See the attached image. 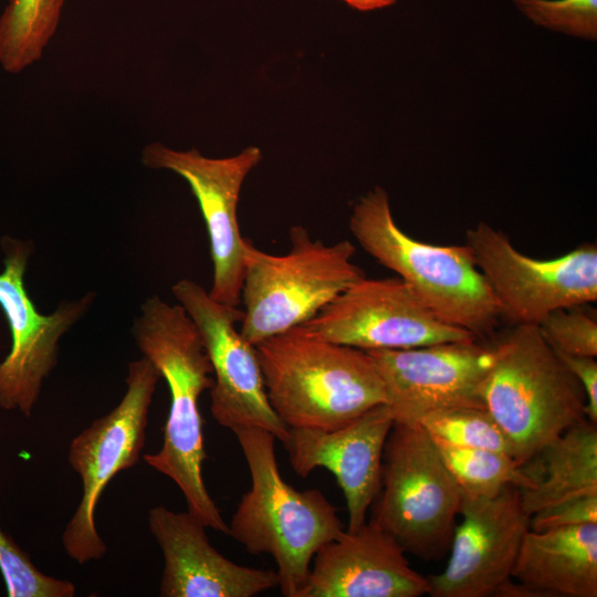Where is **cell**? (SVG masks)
Returning <instances> with one entry per match:
<instances>
[{"mask_svg":"<svg viewBox=\"0 0 597 597\" xmlns=\"http://www.w3.org/2000/svg\"><path fill=\"white\" fill-rule=\"evenodd\" d=\"M133 336L143 356L166 380L170 394L163 446L158 452L145 454L144 460L176 483L189 513L206 527L229 535V525L202 476L207 454L199 398L212 387L213 378L200 332L180 304L171 305L153 295L140 306Z\"/></svg>","mask_w":597,"mask_h":597,"instance_id":"obj_1","label":"cell"},{"mask_svg":"<svg viewBox=\"0 0 597 597\" xmlns=\"http://www.w3.org/2000/svg\"><path fill=\"white\" fill-rule=\"evenodd\" d=\"M271 407L287 428L331 431L387 404L370 355L307 332L303 326L258 345Z\"/></svg>","mask_w":597,"mask_h":597,"instance_id":"obj_2","label":"cell"},{"mask_svg":"<svg viewBox=\"0 0 597 597\" xmlns=\"http://www.w3.org/2000/svg\"><path fill=\"white\" fill-rule=\"evenodd\" d=\"M249 467L251 488L243 494L229 535L251 554H270L283 596L298 597L314 555L344 531L337 509L317 489L297 491L277 468L275 437L265 429H232Z\"/></svg>","mask_w":597,"mask_h":597,"instance_id":"obj_3","label":"cell"},{"mask_svg":"<svg viewBox=\"0 0 597 597\" xmlns=\"http://www.w3.org/2000/svg\"><path fill=\"white\" fill-rule=\"evenodd\" d=\"M349 230L357 243L397 273L438 320L480 341L494 334L500 310L467 244H430L404 232L381 187L369 190L354 206Z\"/></svg>","mask_w":597,"mask_h":597,"instance_id":"obj_4","label":"cell"},{"mask_svg":"<svg viewBox=\"0 0 597 597\" xmlns=\"http://www.w3.org/2000/svg\"><path fill=\"white\" fill-rule=\"evenodd\" d=\"M493 346L479 395L524 467L556 437L587 419L586 395L537 325H514Z\"/></svg>","mask_w":597,"mask_h":597,"instance_id":"obj_5","label":"cell"},{"mask_svg":"<svg viewBox=\"0 0 597 597\" xmlns=\"http://www.w3.org/2000/svg\"><path fill=\"white\" fill-rule=\"evenodd\" d=\"M291 249L266 253L247 239L240 333L252 345L301 326L366 276L349 240L326 244L302 226L290 229Z\"/></svg>","mask_w":597,"mask_h":597,"instance_id":"obj_6","label":"cell"},{"mask_svg":"<svg viewBox=\"0 0 597 597\" xmlns=\"http://www.w3.org/2000/svg\"><path fill=\"white\" fill-rule=\"evenodd\" d=\"M462 491L419 422H394L371 519L405 549L438 559L450 548Z\"/></svg>","mask_w":597,"mask_h":597,"instance_id":"obj_7","label":"cell"},{"mask_svg":"<svg viewBox=\"0 0 597 597\" xmlns=\"http://www.w3.org/2000/svg\"><path fill=\"white\" fill-rule=\"evenodd\" d=\"M159 378L146 357L130 362L121 402L95 419L70 444L69 462L82 480L83 492L63 532L62 544L69 557L80 565L101 559L106 553L95 525L96 505L113 478L139 461Z\"/></svg>","mask_w":597,"mask_h":597,"instance_id":"obj_8","label":"cell"},{"mask_svg":"<svg viewBox=\"0 0 597 597\" xmlns=\"http://www.w3.org/2000/svg\"><path fill=\"white\" fill-rule=\"evenodd\" d=\"M465 244L498 303L501 318L538 325L559 308L597 300V247L584 243L551 260L520 252L485 222L467 231Z\"/></svg>","mask_w":597,"mask_h":597,"instance_id":"obj_9","label":"cell"},{"mask_svg":"<svg viewBox=\"0 0 597 597\" xmlns=\"http://www.w3.org/2000/svg\"><path fill=\"white\" fill-rule=\"evenodd\" d=\"M446 568L428 577L432 597H532L513 582L512 570L530 530L521 489L506 485L492 495L462 498Z\"/></svg>","mask_w":597,"mask_h":597,"instance_id":"obj_10","label":"cell"},{"mask_svg":"<svg viewBox=\"0 0 597 597\" xmlns=\"http://www.w3.org/2000/svg\"><path fill=\"white\" fill-rule=\"evenodd\" d=\"M6 254L0 273V306L11 332V349L0 363V408L30 417L43 380L57 364L61 337L88 311L95 293L63 301L53 313H39L27 293L24 274L31 244L2 238Z\"/></svg>","mask_w":597,"mask_h":597,"instance_id":"obj_11","label":"cell"},{"mask_svg":"<svg viewBox=\"0 0 597 597\" xmlns=\"http://www.w3.org/2000/svg\"><path fill=\"white\" fill-rule=\"evenodd\" d=\"M171 292L198 327L211 363L212 417L231 430L259 427L284 442L289 428L270 405L255 346L237 329L242 310L214 301L192 280H179Z\"/></svg>","mask_w":597,"mask_h":597,"instance_id":"obj_12","label":"cell"},{"mask_svg":"<svg viewBox=\"0 0 597 597\" xmlns=\"http://www.w3.org/2000/svg\"><path fill=\"white\" fill-rule=\"evenodd\" d=\"M262 157L256 146H249L230 157L210 158L196 148L176 150L160 143L145 146L142 154L144 166L170 170L189 185L209 237L213 264L209 295L232 307L241 304L247 242L240 232L238 203L247 176Z\"/></svg>","mask_w":597,"mask_h":597,"instance_id":"obj_13","label":"cell"},{"mask_svg":"<svg viewBox=\"0 0 597 597\" xmlns=\"http://www.w3.org/2000/svg\"><path fill=\"white\" fill-rule=\"evenodd\" d=\"M301 326L366 352L478 339L433 316L398 276L362 277Z\"/></svg>","mask_w":597,"mask_h":597,"instance_id":"obj_14","label":"cell"},{"mask_svg":"<svg viewBox=\"0 0 597 597\" xmlns=\"http://www.w3.org/2000/svg\"><path fill=\"white\" fill-rule=\"evenodd\" d=\"M367 353L383 379L395 422H418L438 409L485 407L479 389L491 367L493 346L479 339Z\"/></svg>","mask_w":597,"mask_h":597,"instance_id":"obj_15","label":"cell"},{"mask_svg":"<svg viewBox=\"0 0 597 597\" xmlns=\"http://www.w3.org/2000/svg\"><path fill=\"white\" fill-rule=\"evenodd\" d=\"M394 422L390 407L380 404L331 431L289 428L283 443L293 470L301 478L317 468L334 474L346 500L349 532L366 522L379 491L384 449Z\"/></svg>","mask_w":597,"mask_h":597,"instance_id":"obj_16","label":"cell"},{"mask_svg":"<svg viewBox=\"0 0 597 597\" xmlns=\"http://www.w3.org/2000/svg\"><path fill=\"white\" fill-rule=\"evenodd\" d=\"M428 577L416 572L405 549L370 520L320 547L298 597H420Z\"/></svg>","mask_w":597,"mask_h":597,"instance_id":"obj_17","label":"cell"},{"mask_svg":"<svg viewBox=\"0 0 597 597\" xmlns=\"http://www.w3.org/2000/svg\"><path fill=\"white\" fill-rule=\"evenodd\" d=\"M149 531L164 556L161 597H252L279 586L276 572L233 563L209 542L191 513L150 509Z\"/></svg>","mask_w":597,"mask_h":597,"instance_id":"obj_18","label":"cell"},{"mask_svg":"<svg viewBox=\"0 0 597 597\" xmlns=\"http://www.w3.org/2000/svg\"><path fill=\"white\" fill-rule=\"evenodd\" d=\"M512 578L532 597H596L597 523L528 530Z\"/></svg>","mask_w":597,"mask_h":597,"instance_id":"obj_19","label":"cell"},{"mask_svg":"<svg viewBox=\"0 0 597 597\" xmlns=\"http://www.w3.org/2000/svg\"><path fill=\"white\" fill-rule=\"evenodd\" d=\"M596 425L585 419L541 451L546 475L532 488L521 489L522 507L528 516L563 500L597 493Z\"/></svg>","mask_w":597,"mask_h":597,"instance_id":"obj_20","label":"cell"},{"mask_svg":"<svg viewBox=\"0 0 597 597\" xmlns=\"http://www.w3.org/2000/svg\"><path fill=\"white\" fill-rule=\"evenodd\" d=\"M64 0H10L0 18V65L18 74L39 61L54 34Z\"/></svg>","mask_w":597,"mask_h":597,"instance_id":"obj_21","label":"cell"},{"mask_svg":"<svg viewBox=\"0 0 597 597\" xmlns=\"http://www.w3.org/2000/svg\"><path fill=\"white\" fill-rule=\"evenodd\" d=\"M432 440L464 495H492L506 485L528 489L536 482L507 453Z\"/></svg>","mask_w":597,"mask_h":597,"instance_id":"obj_22","label":"cell"},{"mask_svg":"<svg viewBox=\"0 0 597 597\" xmlns=\"http://www.w3.org/2000/svg\"><path fill=\"white\" fill-rule=\"evenodd\" d=\"M418 422L433 439L458 447L500 451L512 457L506 436L485 407L438 409L426 413Z\"/></svg>","mask_w":597,"mask_h":597,"instance_id":"obj_23","label":"cell"},{"mask_svg":"<svg viewBox=\"0 0 597 597\" xmlns=\"http://www.w3.org/2000/svg\"><path fill=\"white\" fill-rule=\"evenodd\" d=\"M0 572L9 597H73V583L40 572L30 556L0 530Z\"/></svg>","mask_w":597,"mask_h":597,"instance_id":"obj_24","label":"cell"},{"mask_svg":"<svg viewBox=\"0 0 597 597\" xmlns=\"http://www.w3.org/2000/svg\"><path fill=\"white\" fill-rule=\"evenodd\" d=\"M534 23L568 35L596 40L597 0H513Z\"/></svg>","mask_w":597,"mask_h":597,"instance_id":"obj_25","label":"cell"},{"mask_svg":"<svg viewBox=\"0 0 597 597\" xmlns=\"http://www.w3.org/2000/svg\"><path fill=\"white\" fill-rule=\"evenodd\" d=\"M585 305L556 310L537 325L555 352L573 356H597L596 313L584 308Z\"/></svg>","mask_w":597,"mask_h":597,"instance_id":"obj_26","label":"cell"},{"mask_svg":"<svg viewBox=\"0 0 597 597\" xmlns=\"http://www.w3.org/2000/svg\"><path fill=\"white\" fill-rule=\"evenodd\" d=\"M597 523V493L573 496L538 510L530 516V530Z\"/></svg>","mask_w":597,"mask_h":597,"instance_id":"obj_27","label":"cell"},{"mask_svg":"<svg viewBox=\"0 0 597 597\" xmlns=\"http://www.w3.org/2000/svg\"><path fill=\"white\" fill-rule=\"evenodd\" d=\"M561 360L576 377L586 395V418L597 423V362L596 357L557 353Z\"/></svg>","mask_w":597,"mask_h":597,"instance_id":"obj_28","label":"cell"},{"mask_svg":"<svg viewBox=\"0 0 597 597\" xmlns=\"http://www.w3.org/2000/svg\"><path fill=\"white\" fill-rule=\"evenodd\" d=\"M349 7L359 11H371L389 7L396 2V0H343Z\"/></svg>","mask_w":597,"mask_h":597,"instance_id":"obj_29","label":"cell"}]
</instances>
